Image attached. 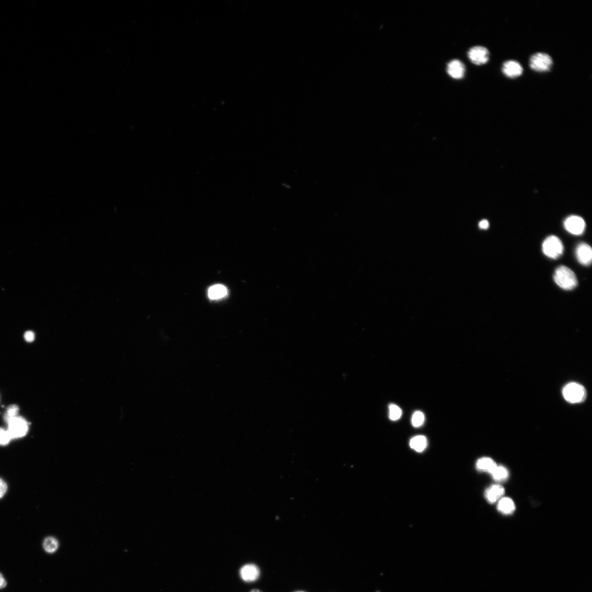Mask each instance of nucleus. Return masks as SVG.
I'll return each mask as SVG.
<instances>
[{"instance_id": "obj_1", "label": "nucleus", "mask_w": 592, "mask_h": 592, "mask_svg": "<svg viewBox=\"0 0 592 592\" xmlns=\"http://www.w3.org/2000/svg\"><path fill=\"white\" fill-rule=\"evenodd\" d=\"M554 280L562 289L571 290L575 288L578 282L575 274L566 266H560L555 270Z\"/></svg>"}, {"instance_id": "obj_2", "label": "nucleus", "mask_w": 592, "mask_h": 592, "mask_svg": "<svg viewBox=\"0 0 592 592\" xmlns=\"http://www.w3.org/2000/svg\"><path fill=\"white\" fill-rule=\"evenodd\" d=\"M562 394L567 401L573 403L583 402L587 396L585 388L574 382L566 385L563 389Z\"/></svg>"}, {"instance_id": "obj_3", "label": "nucleus", "mask_w": 592, "mask_h": 592, "mask_svg": "<svg viewBox=\"0 0 592 592\" xmlns=\"http://www.w3.org/2000/svg\"><path fill=\"white\" fill-rule=\"evenodd\" d=\"M7 429L12 439L24 437L29 431V423L23 417L18 416L7 423Z\"/></svg>"}, {"instance_id": "obj_4", "label": "nucleus", "mask_w": 592, "mask_h": 592, "mask_svg": "<svg viewBox=\"0 0 592 592\" xmlns=\"http://www.w3.org/2000/svg\"><path fill=\"white\" fill-rule=\"evenodd\" d=\"M543 251L548 257L557 259L562 254L564 246L558 237L550 236L544 241Z\"/></svg>"}, {"instance_id": "obj_5", "label": "nucleus", "mask_w": 592, "mask_h": 592, "mask_svg": "<svg viewBox=\"0 0 592 592\" xmlns=\"http://www.w3.org/2000/svg\"><path fill=\"white\" fill-rule=\"evenodd\" d=\"M553 65L552 58L544 53H537L532 56L530 61V68L536 71H549Z\"/></svg>"}, {"instance_id": "obj_6", "label": "nucleus", "mask_w": 592, "mask_h": 592, "mask_svg": "<svg viewBox=\"0 0 592 592\" xmlns=\"http://www.w3.org/2000/svg\"><path fill=\"white\" fill-rule=\"evenodd\" d=\"M469 59L474 64L481 66L486 64L489 60V52L482 46H475L469 50Z\"/></svg>"}, {"instance_id": "obj_7", "label": "nucleus", "mask_w": 592, "mask_h": 592, "mask_svg": "<svg viewBox=\"0 0 592 592\" xmlns=\"http://www.w3.org/2000/svg\"><path fill=\"white\" fill-rule=\"evenodd\" d=\"M564 227L569 233L579 235L583 233L586 227V223L580 217L572 216L565 221Z\"/></svg>"}, {"instance_id": "obj_8", "label": "nucleus", "mask_w": 592, "mask_h": 592, "mask_svg": "<svg viewBox=\"0 0 592 592\" xmlns=\"http://www.w3.org/2000/svg\"><path fill=\"white\" fill-rule=\"evenodd\" d=\"M240 575L241 579L245 582H253L258 579L260 570L255 564H246L240 569Z\"/></svg>"}, {"instance_id": "obj_9", "label": "nucleus", "mask_w": 592, "mask_h": 592, "mask_svg": "<svg viewBox=\"0 0 592 592\" xmlns=\"http://www.w3.org/2000/svg\"><path fill=\"white\" fill-rule=\"evenodd\" d=\"M577 260L582 265L588 266L591 264L592 258L591 248L586 243H581L576 249Z\"/></svg>"}, {"instance_id": "obj_10", "label": "nucleus", "mask_w": 592, "mask_h": 592, "mask_svg": "<svg viewBox=\"0 0 592 592\" xmlns=\"http://www.w3.org/2000/svg\"><path fill=\"white\" fill-rule=\"evenodd\" d=\"M523 68L521 64L515 61L505 62L502 67L503 74L509 78H516L523 73Z\"/></svg>"}, {"instance_id": "obj_11", "label": "nucleus", "mask_w": 592, "mask_h": 592, "mask_svg": "<svg viewBox=\"0 0 592 592\" xmlns=\"http://www.w3.org/2000/svg\"><path fill=\"white\" fill-rule=\"evenodd\" d=\"M447 73L453 78H463L465 74V67L460 61L452 60L447 64Z\"/></svg>"}, {"instance_id": "obj_12", "label": "nucleus", "mask_w": 592, "mask_h": 592, "mask_svg": "<svg viewBox=\"0 0 592 592\" xmlns=\"http://www.w3.org/2000/svg\"><path fill=\"white\" fill-rule=\"evenodd\" d=\"M504 494V488L499 485H494L489 488L486 492L487 501L490 503H494L499 500Z\"/></svg>"}, {"instance_id": "obj_13", "label": "nucleus", "mask_w": 592, "mask_h": 592, "mask_svg": "<svg viewBox=\"0 0 592 592\" xmlns=\"http://www.w3.org/2000/svg\"><path fill=\"white\" fill-rule=\"evenodd\" d=\"M476 467L479 471L492 473L497 467V465L492 459L482 458L476 462Z\"/></svg>"}, {"instance_id": "obj_14", "label": "nucleus", "mask_w": 592, "mask_h": 592, "mask_svg": "<svg viewBox=\"0 0 592 592\" xmlns=\"http://www.w3.org/2000/svg\"><path fill=\"white\" fill-rule=\"evenodd\" d=\"M498 510L504 515H510L516 509L514 501L508 497L502 498L497 506Z\"/></svg>"}, {"instance_id": "obj_15", "label": "nucleus", "mask_w": 592, "mask_h": 592, "mask_svg": "<svg viewBox=\"0 0 592 592\" xmlns=\"http://www.w3.org/2000/svg\"><path fill=\"white\" fill-rule=\"evenodd\" d=\"M427 445V440L423 436H418L411 439L410 446L415 451L421 452L423 451Z\"/></svg>"}, {"instance_id": "obj_16", "label": "nucleus", "mask_w": 592, "mask_h": 592, "mask_svg": "<svg viewBox=\"0 0 592 592\" xmlns=\"http://www.w3.org/2000/svg\"><path fill=\"white\" fill-rule=\"evenodd\" d=\"M227 294V288L222 285H213L208 290V297L212 300L222 299Z\"/></svg>"}, {"instance_id": "obj_17", "label": "nucleus", "mask_w": 592, "mask_h": 592, "mask_svg": "<svg viewBox=\"0 0 592 592\" xmlns=\"http://www.w3.org/2000/svg\"><path fill=\"white\" fill-rule=\"evenodd\" d=\"M491 474H492L493 478L497 481L506 480L509 475L508 471L506 468L497 466Z\"/></svg>"}, {"instance_id": "obj_18", "label": "nucleus", "mask_w": 592, "mask_h": 592, "mask_svg": "<svg viewBox=\"0 0 592 592\" xmlns=\"http://www.w3.org/2000/svg\"><path fill=\"white\" fill-rule=\"evenodd\" d=\"M43 547L46 552L49 553L55 552L59 547L58 541L53 537H48L43 541Z\"/></svg>"}, {"instance_id": "obj_19", "label": "nucleus", "mask_w": 592, "mask_h": 592, "mask_svg": "<svg viewBox=\"0 0 592 592\" xmlns=\"http://www.w3.org/2000/svg\"><path fill=\"white\" fill-rule=\"evenodd\" d=\"M19 411V408L18 406L15 405V404H13V405L9 406L8 408L7 409L6 413L4 416V419L5 422L7 423L13 419V418L18 416Z\"/></svg>"}, {"instance_id": "obj_20", "label": "nucleus", "mask_w": 592, "mask_h": 592, "mask_svg": "<svg viewBox=\"0 0 592 592\" xmlns=\"http://www.w3.org/2000/svg\"><path fill=\"white\" fill-rule=\"evenodd\" d=\"M402 415V411L401 409L395 405V404H391L389 407V417L390 419L392 421L398 420Z\"/></svg>"}, {"instance_id": "obj_21", "label": "nucleus", "mask_w": 592, "mask_h": 592, "mask_svg": "<svg viewBox=\"0 0 592 592\" xmlns=\"http://www.w3.org/2000/svg\"><path fill=\"white\" fill-rule=\"evenodd\" d=\"M13 440L9 432L7 429L0 428V446L9 445Z\"/></svg>"}, {"instance_id": "obj_22", "label": "nucleus", "mask_w": 592, "mask_h": 592, "mask_svg": "<svg viewBox=\"0 0 592 592\" xmlns=\"http://www.w3.org/2000/svg\"><path fill=\"white\" fill-rule=\"evenodd\" d=\"M424 415L421 411H416L412 417V424L415 427H419L424 423Z\"/></svg>"}, {"instance_id": "obj_23", "label": "nucleus", "mask_w": 592, "mask_h": 592, "mask_svg": "<svg viewBox=\"0 0 592 592\" xmlns=\"http://www.w3.org/2000/svg\"><path fill=\"white\" fill-rule=\"evenodd\" d=\"M7 490H8V486L4 480L0 478V499L4 497L6 495Z\"/></svg>"}, {"instance_id": "obj_24", "label": "nucleus", "mask_w": 592, "mask_h": 592, "mask_svg": "<svg viewBox=\"0 0 592 592\" xmlns=\"http://www.w3.org/2000/svg\"><path fill=\"white\" fill-rule=\"evenodd\" d=\"M24 337L25 341L28 342H32L35 339V334L31 331H26Z\"/></svg>"}, {"instance_id": "obj_25", "label": "nucleus", "mask_w": 592, "mask_h": 592, "mask_svg": "<svg viewBox=\"0 0 592 592\" xmlns=\"http://www.w3.org/2000/svg\"><path fill=\"white\" fill-rule=\"evenodd\" d=\"M479 227L482 229H487L489 227V223L487 220H482L479 223Z\"/></svg>"}, {"instance_id": "obj_26", "label": "nucleus", "mask_w": 592, "mask_h": 592, "mask_svg": "<svg viewBox=\"0 0 592 592\" xmlns=\"http://www.w3.org/2000/svg\"><path fill=\"white\" fill-rule=\"evenodd\" d=\"M7 585V582L4 576L0 573V589L5 588Z\"/></svg>"}, {"instance_id": "obj_27", "label": "nucleus", "mask_w": 592, "mask_h": 592, "mask_svg": "<svg viewBox=\"0 0 592 592\" xmlns=\"http://www.w3.org/2000/svg\"><path fill=\"white\" fill-rule=\"evenodd\" d=\"M250 592H263V591H262L261 590H260L259 589H252Z\"/></svg>"}, {"instance_id": "obj_28", "label": "nucleus", "mask_w": 592, "mask_h": 592, "mask_svg": "<svg viewBox=\"0 0 592 592\" xmlns=\"http://www.w3.org/2000/svg\"><path fill=\"white\" fill-rule=\"evenodd\" d=\"M297 592H305V591H297Z\"/></svg>"}]
</instances>
